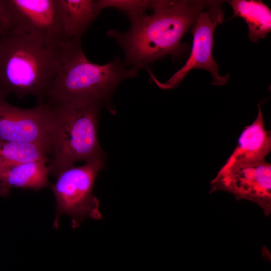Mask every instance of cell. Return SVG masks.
Listing matches in <instances>:
<instances>
[{
  "label": "cell",
  "mask_w": 271,
  "mask_h": 271,
  "mask_svg": "<svg viewBox=\"0 0 271 271\" xmlns=\"http://www.w3.org/2000/svg\"><path fill=\"white\" fill-rule=\"evenodd\" d=\"M210 0L151 1L153 13L130 21L124 32L111 30L107 35L122 48L124 64L136 70L170 55L184 51L181 43Z\"/></svg>",
  "instance_id": "obj_1"
},
{
  "label": "cell",
  "mask_w": 271,
  "mask_h": 271,
  "mask_svg": "<svg viewBox=\"0 0 271 271\" xmlns=\"http://www.w3.org/2000/svg\"><path fill=\"white\" fill-rule=\"evenodd\" d=\"M67 42H51L15 27L0 35V97L30 95L45 102Z\"/></svg>",
  "instance_id": "obj_2"
},
{
  "label": "cell",
  "mask_w": 271,
  "mask_h": 271,
  "mask_svg": "<svg viewBox=\"0 0 271 271\" xmlns=\"http://www.w3.org/2000/svg\"><path fill=\"white\" fill-rule=\"evenodd\" d=\"M80 40L73 39L65 44L61 66L46 102H106L122 81L137 75L138 71L127 67L119 57L103 65L89 61L83 52Z\"/></svg>",
  "instance_id": "obj_3"
},
{
  "label": "cell",
  "mask_w": 271,
  "mask_h": 271,
  "mask_svg": "<svg viewBox=\"0 0 271 271\" xmlns=\"http://www.w3.org/2000/svg\"><path fill=\"white\" fill-rule=\"evenodd\" d=\"M51 104L53 112L51 154L49 175L56 177L78 162L105 160L98 139L99 115L102 104Z\"/></svg>",
  "instance_id": "obj_4"
},
{
  "label": "cell",
  "mask_w": 271,
  "mask_h": 271,
  "mask_svg": "<svg viewBox=\"0 0 271 271\" xmlns=\"http://www.w3.org/2000/svg\"><path fill=\"white\" fill-rule=\"evenodd\" d=\"M105 160L73 166L60 173L51 188L56 200V218L53 228L59 227L62 214L71 218L73 228L79 227L87 218L102 219L98 199L93 194V189L99 172L104 168Z\"/></svg>",
  "instance_id": "obj_5"
},
{
  "label": "cell",
  "mask_w": 271,
  "mask_h": 271,
  "mask_svg": "<svg viewBox=\"0 0 271 271\" xmlns=\"http://www.w3.org/2000/svg\"><path fill=\"white\" fill-rule=\"evenodd\" d=\"M224 1L210 0L209 4L199 14L190 29L193 36V44L190 56L185 65L166 82L159 81L151 72L153 81L161 88L172 89L177 87L190 71L201 69L209 72L212 76V84H226L229 75L221 76L218 73L219 65L213 57L214 33L218 25L224 19L222 4Z\"/></svg>",
  "instance_id": "obj_6"
},
{
  "label": "cell",
  "mask_w": 271,
  "mask_h": 271,
  "mask_svg": "<svg viewBox=\"0 0 271 271\" xmlns=\"http://www.w3.org/2000/svg\"><path fill=\"white\" fill-rule=\"evenodd\" d=\"M224 191L236 199L258 205L266 216L271 213V164L265 161L221 168L210 182V193Z\"/></svg>",
  "instance_id": "obj_7"
},
{
  "label": "cell",
  "mask_w": 271,
  "mask_h": 271,
  "mask_svg": "<svg viewBox=\"0 0 271 271\" xmlns=\"http://www.w3.org/2000/svg\"><path fill=\"white\" fill-rule=\"evenodd\" d=\"M53 127V112L49 103H38L32 108H22L0 97V142L35 143L51 151Z\"/></svg>",
  "instance_id": "obj_8"
},
{
  "label": "cell",
  "mask_w": 271,
  "mask_h": 271,
  "mask_svg": "<svg viewBox=\"0 0 271 271\" xmlns=\"http://www.w3.org/2000/svg\"><path fill=\"white\" fill-rule=\"evenodd\" d=\"M14 27L54 43L67 42L58 0H7Z\"/></svg>",
  "instance_id": "obj_9"
},
{
  "label": "cell",
  "mask_w": 271,
  "mask_h": 271,
  "mask_svg": "<svg viewBox=\"0 0 271 271\" xmlns=\"http://www.w3.org/2000/svg\"><path fill=\"white\" fill-rule=\"evenodd\" d=\"M270 151V131L265 128L262 112L258 105L255 119L244 127L237 146L222 168L235 164L264 161Z\"/></svg>",
  "instance_id": "obj_10"
},
{
  "label": "cell",
  "mask_w": 271,
  "mask_h": 271,
  "mask_svg": "<svg viewBox=\"0 0 271 271\" xmlns=\"http://www.w3.org/2000/svg\"><path fill=\"white\" fill-rule=\"evenodd\" d=\"M46 161H38L4 168L0 179V196H7L13 188L38 190L51 187Z\"/></svg>",
  "instance_id": "obj_11"
},
{
  "label": "cell",
  "mask_w": 271,
  "mask_h": 271,
  "mask_svg": "<svg viewBox=\"0 0 271 271\" xmlns=\"http://www.w3.org/2000/svg\"><path fill=\"white\" fill-rule=\"evenodd\" d=\"M58 1L65 39L70 41L81 39L100 13L95 1Z\"/></svg>",
  "instance_id": "obj_12"
},
{
  "label": "cell",
  "mask_w": 271,
  "mask_h": 271,
  "mask_svg": "<svg viewBox=\"0 0 271 271\" xmlns=\"http://www.w3.org/2000/svg\"><path fill=\"white\" fill-rule=\"evenodd\" d=\"M233 12V17H240L246 23L248 38L253 43L266 37L271 31V11L261 1H227Z\"/></svg>",
  "instance_id": "obj_13"
},
{
  "label": "cell",
  "mask_w": 271,
  "mask_h": 271,
  "mask_svg": "<svg viewBox=\"0 0 271 271\" xmlns=\"http://www.w3.org/2000/svg\"><path fill=\"white\" fill-rule=\"evenodd\" d=\"M48 147L35 143L0 142V166L11 167L38 161H49Z\"/></svg>",
  "instance_id": "obj_14"
},
{
  "label": "cell",
  "mask_w": 271,
  "mask_h": 271,
  "mask_svg": "<svg viewBox=\"0 0 271 271\" xmlns=\"http://www.w3.org/2000/svg\"><path fill=\"white\" fill-rule=\"evenodd\" d=\"M151 1L144 0H97V10L100 12L106 8H113L123 12L130 21L146 15V11L150 9Z\"/></svg>",
  "instance_id": "obj_15"
},
{
  "label": "cell",
  "mask_w": 271,
  "mask_h": 271,
  "mask_svg": "<svg viewBox=\"0 0 271 271\" xmlns=\"http://www.w3.org/2000/svg\"><path fill=\"white\" fill-rule=\"evenodd\" d=\"M14 21L7 0H0V35L14 28Z\"/></svg>",
  "instance_id": "obj_16"
},
{
  "label": "cell",
  "mask_w": 271,
  "mask_h": 271,
  "mask_svg": "<svg viewBox=\"0 0 271 271\" xmlns=\"http://www.w3.org/2000/svg\"><path fill=\"white\" fill-rule=\"evenodd\" d=\"M3 169H4V168L0 166V179H1L2 173H3Z\"/></svg>",
  "instance_id": "obj_17"
}]
</instances>
